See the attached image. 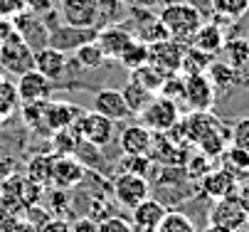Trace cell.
<instances>
[{"mask_svg":"<svg viewBox=\"0 0 249 232\" xmlns=\"http://www.w3.org/2000/svg\"><path fill=\"white\" fill-rule=\"evenodd\" d=\"M163 27L168 30V37L183 42V45H190L193 35L197 32V27L202 25V13L188 3V0H170V3H165L158 13Z\"/></svg>","mask_w":249,"mask_h":232,"instance_id":"6da1fadb","label":"cell"},{"mask_svg":"<svg viewBox=\"0 0 249 232\" xmlns=\"http://www.w3.org/2000/svg\"><path fill=\"white\" fill-rule=\"evenodd\" d=\"M136 119H138L141 126H146L153 134H168V131H173V126L180 121V109H178L175 102L156 94L151 102L136 114Z\"/></svg>","mask_w":249,"mask_h":232,"instance_id":"7a4b0ae2","label":"cell"},{"mask_svg":"<svg viewBox=\"0 0 249 232\" xmlns=\"http://www.w3.org/2000/svg\"><path fill=\"white\" fill-rule=\"evenodd\" d=\"M0 67L8 74H15V77L35 70V50L18 35V32H13V35L3 42V47H0Z\"/></svg>","mask_w":249,"mask_h":232,"instance_id":"3957f363","label":"cell"},{"mask_svg":"<svg viewBox=\"0 0 249 232\" xmlns=\"http://www.w3.org/2000/svg\"><path fill=\"white\" fill-rule=\"evenodd\" d=\"M114 124L116 121L106 119V116H101L96 111H82L79 119L74 121V128H77L79 139L89 141L96 148H104V146H109L114 141V136H116V126Z\"/></svg>","mask_w":249,"mask_h":232,"instance_id":"277c9868","label":"cell"},{"mask_svg":"<svg viewBox=\"0 0 249 232\" xmlns=\"http://www.w3.org/2000/svg\"><path fill=\"white\" fill-rule=\"evenodd\" d=\"M146 197H151V183L146 176L136 173H119L114 178V200L121 208H136L138 203H143Z\"/></svg>","mask_w":249,"mask_h":232,"instance_id":"5b68a950","label":"cell"},{"mask_svg":"<svg viewBox=\"0 0 249 232\" xmlns=\"http://www.w3.org/2000/svg\"><path fill=\"white\" fill-rule=\"evenodd\" d=\"M99 27H79V25H50V47L72 54L87 42L96 40Z\"/></svg>","mask_w":249,"mask_h":232,"instance_id":"8992f818","label":"cell"},{"mask_svg":"<svg viewBox=\"0 0 249 232\" xmlns=\"http://www.w3.org/2000/svg\"><path fill=\"white\" fill-rule=\"evenodd\" d=\"M183 52H185L183 42H178L173 37H165L160 42L148 45V64L158 67L165 77L168 74H178L180 72V64H183Z\"/></svg>","mask_w":249,"mask_h":232,"instance_id":"52a82bcc","label":"cell"},{"mask_svg":"<svg viewBox=\"0 0 249 232\" xmlns=\"http://www.w3.org/2000/svg\"><path fill=\"white\" fill-rule=\"evenodd\" d=\"M247 220H249V215L239 205L237 195L220 197V200H215V205H212V210H210V225L222 227L227 232H239L247 225Z\"/></svg>","mask_w":249,"mask_h":232,"instance_id":"ba28073f","label":"cell"},{"mask_svg":"<svg viewBox=\"0 0 249 232\" xmlns=\"http://www.w3.org/2000/svg\"><path fill=\"white\" fill-rule=\"evenodd\" d=\"M185 77V99L183 104H188L190 111H210L215 104V87H212L210 77L205 72L200 74H183Z\"/></svg>","mask_w":249,"mask_h":232,"instance_id":"9c48e42d","label":"cell"},{"mask_svg":"<svg viewBox=\"0 0 249 232\" xmlns=\"http://www.w3.org/2000/svg\"><path fill=\"white\" fill-rule=\"evenodd\" d=\"M54 82H50L45 74H40L37 70H30L25 74L18 77L15 89H18V99L20 104H37V102H47L54 91Z\"/></svg>","mask_w":249,"mask_h":232,"instance_id":"30bf717a","label":"cell"},{"mask_svg":"<svg viewBox=\"0 0 249 232\" xmlns=\"http://www.w3.org/2000/svg\"><path fill=\"white\" fill-rule=\"evenodd\" d=\"M13 25H15V32L32 50H42V47L50 45V30H47V22H45L42 15L22 10L20 15L13 18Z\"/></svg>","mask_w":249,"mask_h":232,"instance_id":"8fae6325","label":"cell"},{"mask_svg":"<svg viewBox=\"0 0 249 232\" xmlns=\"http://www.w3.org/2000/svg\"><path fill=\"white\" fill-rule=\"evenodd\" d=\"M91 111L111 119V121H124V119L133 116L131 109L124 102L121 89H99L91 99Z\"/></svg>","mask_w":249,"mask_h":232,"instance_id":"7c38bea8","label":"cell"},{"mask_svg":"<svg viewBox=\"0 0 249 232\" xmlns=\"http://www.w3.org/2000/svg\"><path fill=\"white\" fill-rule=\"evenodd\" d=\"M225 42H227V35H225L220 20H202V25L197 27V32L190 40V47H195V50H200L210 57H215V54L222 52Z\"/></svg>","mask_w":249,"mask_h":232,"instance_id":"4fadbf2b","label":"cell"},{"mask_svg":"<svg viewBox=\"0 0 249 232\" xmlns=\"http://www.w3.org/2000/svg\"><path fill=\"white\" fill-rule=\"evenodd\" d=\"M119 148L124 156H148L153 148V131L141 124H128L119 134Z\"/></svg>","mask_w":249,"mask_h":232,"instance_id":"5bb4252c","label":"cell"},{"mask_svg":"<svg viewBox=\"0 0 249 232\" xmlns=\"http://www.w3.org/2000/svg\"><path fill=\"white\" fill-rule=\"evenodd\" d=\"M165 213H168V208H165L160 200L146 197L143 203H138L136 208H131V225H133V232H156Z\"/></svg>","mask_w":249,"mask_h":232,"instance_id":"9a60e30c","label":"cell"},{"mask_svg":"<svg viewBox=\"0 0 249 232\" xmlns=\"http://www.w3.org/2000/svg\"><path fill=\"white\" fill-rule=\"evenodd\" d=\"M67 62H69V54L67 52H59L54 47H42V50H35V70L40 74H45L50 82L59 84L64 72H67Z\"/></svg>","mask_w":249,"mask_h":232,"instance_id":"2e32d148","label":"cell"},{"mask_svg":"<svg viewBox=\"0 0 249 232\" xmlns=\"http://www.w3.org/2000/svg\"><path fill=\"white\" fill-rule=\"evenodd\" d=\"M96 0H59V15L67 25L96 27Z\"/></svg>","mask_w":249,"mask_h":232,"instance_id":"e0dca14e","label":"cell"},{"mask_svg":"<svg viewBox=\"0 0 249 232\" xmlns=\"http://www.w3.org/2000/svg\"><path fill=\"white\" fill-rule=\"evenodd\" d=\"M79 114L82 109L72 102H52V99H47L45 109H42V121H45V128L52 134V131L72 126L79 119Z\"/></svg>","mask_w":249,"mask_h":232,"instance_id":"ac0fdd59","label":"cell"},{"mask_svg":"<svg viewBox=\"0 0 249 232\" xmlns=\"http://www.w3.org/2000/svg\"><path fill=\"white\" fill-rule=\"evenodd\" d=\"M131 30H126L121 22L119 25H106L96 30V45L101 47V52L106 54V59H119V54L124 52V47L131 42Z\"/></svg>","mask_w":249,"mask_h":232,"instance_id":"d6986e66","label":"cell"},{"mask_svg":"<svg viewBox=\"0 0 249 232\" xmlns=\"http://www.w3.org/2000/svg\"><path fill=\"white\" fill-rule=\"evenodd\" d=\"M87 168L82 165L79 158L74 156H57L54 153V163H52V185L57 188H74L77 183H82Z\"/></svg>","mask_w":249,"mask_h":232,"instance_id":"ffe728a7","label":"cell"},{"mask_svg":"<svg viewBox=\"0 0 249 232\" xmlns=\"http://www.w3.org/2000/svg\"><path fill=\"white\" fill-rule=\"evenodd\" d=\"M202 193L212 200H220V197L234 195L237 193V178L227 171V168H215V171H207L202 178Z\"/></svg>","mask_w":249,"mask_h":232,"instance_id":"44dd1931","label":"cell"},{"mask_svg":"<svg viewBox=\"0 0 249 232\" xmlns=\"http://www.w3.org/2000/svg\"><path fill=\"white\" fill-rule=\"evenodd\" d=\"M205 74L210 77L215 91H227V89H232V87L242 79V74H239L234 67H230L225 59H212Z\"/></svg>","mask_w":249,"mask_h":232,"instance_id":"7402d4cb","label":"cell"},{"mask_svg":"<svg viewBox=\"0 0 249 232\" xmlns=\"http://www.w3.org/2000/svg\"><path fill=\"white\" fill-rule=\"evenodd\" d=\"M222 59L230 64V67H234L239 74L249 67V40H242V37H232L225 42L222 47Z\"/></svg>","mask_w":249,"mask_h":232,"instance_id":"603a6c76","label":"cell"},{"mask_svg":"<svg viewBox=\"0 0 249 232\" xmlns=\"http://www.w3.org/2000/svg\"><path fill=\"white\" fill-rule=\"evenodd\" d=\"M96 27H106V25H119L126 18V0H96Z\"/></svg>","mask_w":249,"mask_h":232,"instance_id":"cb8c5ba5","label":"cell"},{"mask_svg":"<svg viewBox=\"0 0 249 232\" xmlns=\"http://www.w3.org/2000/svg\"><path fill=\"white\" fill-rule=\"evenodd\" d=\"M222 161H225L222 168H227L237 180H247L249 178V151H242V148L230 143L225 148V153H222Z\"/></svg>","mask_w":249,"mask_h":232,"instance_id":"d4e9b609","label":"cell"},{"mask_svg":"<svg viewBox=\"0 0 249 232\" xmlns=\"http://www.w3.org/2000/svg\"><path fill=\"white\" fill-rule=\"evenodd\" d=\"M52 163H54V153H42L35 156L27 165V178L35 185H50L52 183Z\"/></svg>","mask_w":249,"mask_h":232,"instance_id":"484cf974","label":"cell"},{"mask_svg":"<svg viewBox=\"0 0 249 232\" xmlns=\"http://www.w3.org/2000/svg\"><path fill=\"white\" fill-rule=\"evenodd\" d=\"M121 94H124V102H126V107L131 109V114L136 116L141 109H143L151 99L156 96L153 91H148L146 87H141L138 82H133V79H128L124 87H121Z\"/></svg>","mask_w":249,"mask_h":232,"instance_id":"4316f807","label":"cell"},{"mask_svg":"<svg viewBox=\"0 0 249 232\" xmlns=\"http://www.w3.org/2000/svg\"><path fill=\"white\" fill-rule=\"evenodd\" d=\"M72 57H74V62L79 64L82 70H89V72L101 70V67H104V62H106V54L101 52V47H99L96 42H87V45H82L79 50L72 52Z\"/></svg>","mask_w":249,"mask_h":232,"instance_id":"83f0119b","label":"cell"},{"mask_svg":"<svg viewBox=\"0 0 249 232\" xmlns=\"http://www.w3.org/2000/svg\"><path fill=\"white\" fill-rule=\"evenodd\" d=\"M128 79H133V82H138L141 87H146L148 91H153V94H158L160 91V87H163V82H165V74L158 70V67H153V64H141V67H136V70H131V77Z\"/></svg>","mask_w":249,"mask_h":232,"instance_id":"f1b7e54d","label":"cell"},{"mask_svg":"<svg viewBox=\"0 0 249 232\" xmlns=\"http://www.w3.org/2000/svg\"><path fill=\"white\" fill-rule=\"evenodd\" d=\"M116 62H121L126 70H136V67H141V64H146V62H148V45H146V42H141V40H136V37H131V42L124 47V52L119 54Z\"/></svg>","mask_w":249,"mask_h":232,"instance_id":"f546056e","label":"cell"},{"mask_svg":"<svg viewBox=\"0 0 249 232\" xmlns=\"http://www.w3.org/2000/svg\"><path fill=\"white\" fill-rule=\"evenodd\" d=\"M215 57H210L190 45H185V52H183V64H180V74H200V72H207L210 62Z\"/></svg>","mask_w":249,"mask_h":232,"instance_id":"4dcf8cb0","label":"cell"},{"mask_svg":"<svg viewBox=\"0 0 249 232\" xmlns=\"http://www.w3.org/2000/svg\"><path fill=\"white\" fill-rule=\"evenodd\" d=\"M77 143H79V134H77L74 124L67 128H59V131H52V148L57 156H72Z\"/></svg>","mask_w":249,"mask_h":232,"instance_id":"1f68e13d","label":"cell"},{"mask_svg":"<svg viewBox=\"0 0 249 232\" xmlns=\"http://www.w3.org/2000/svg\"><path fill=\"white\" fill-rule=\"evenodd\" d=\"M210 5L217 18H225L230 22V20H239L249 10V0H210Z\"/></svg>","mask_w":249,"mask_h":232,"instance_id":"d6a6232c","label":"cell"},{"mask_svg":"<svg viewBox=\"0 0 249 232\" xmlns=\"http://www.w3.org/2000/svg\"><path fill=\"white\" fill-rule=\"evenodd\" d=\"M156 232H197L193 220L185 213H178V210H168L158 225Z\"/></svg>","mask_w":249,"mask_h":232,"instance_id":"836d02e7","label":"cell"},{"mask_svg":"<svg viewBox=\"0 0 249 232\" xmlns=\"http://www.w3.org/2000/svg\"><path fill=\"white\" fill-rule=\"evenodd\" d=\"M158 94L170 99V102H175V104H183V99H185V77L180 72H178V74H168Z\"/></svg>","mask_w":249,"mask_h":232,"instance_id":"e575fe53","label":"cell"},{"mask_svg":"<svg viewBox=\"0 0 249 232\" xmlns=\"http://www.w3.org/2000/svg\"><path fill=\"white\" fill-rule=\"evenodd\" d=\"M151 158L148 156H124L119 161V173H136V176H146L151 171Z\"/></svg>","mask_w":249,"mask_h":232,"instance_id":"d590c367","label":"cell"},{"mask_svg":"<svg viewBox=\"0 0 249 232\" xmlns=\"http://www.w3.org/2000/svg\"><path fill=\"white\" fill-rule=\"evenodd\" d=\"M18 107H20V99H18V89H15V84L3 82V87H0V114L8 119Z\"/></svg>","mask_w":249,"mask_h":232,"instance_id":"8d00e7d4","label":"cell"},{"mask_svg":"<svg viewBox=\"0 0 249 232\" xmlns=\"http://www.w3.org/2000/svg\"><path fill=\"white\" fill-rule=\"evenodd\" d=\"M230 143L242 151H249V116H244L234 124V128L230 131Z\"/></svg>","mask_w":249,"mask_h":232,"instance_id":"74e56055","label":"cell"},{"mask_svg":"<svg viewBox=\"0 0 249 232\" xmlns=\"http://www.w3.org/2000/svg\"><path fill=\"white\" fill-rule=\"evenodd\" d=\"M210 156H205L202 151L197 153V156H193L188 163H185V173L190 176V178H202L207 171H212V165H210Z\"/></svg>","mask_w":249,"mask_h":232,"instance_id":"f35d334b","label":"cell"},{"mask_svg":"<svg viewBox=\"0 0 249 232\" xmlns=\"http://www.w3.org/2000/svg\"><path fill=\"white\" fill-rule=\"evenodd\" d=\"M99 232H133V225L128 217L121 215H109L99 222Z\"/></svg>","mask_w":249,"mask_h":232,"instance_id":"ab89813d","label":"cell"},{"mask_svg":"<svg viewBox=\"0 0 249 232\" xmlns=\"http://www.w3.org/2000/svg\"><path fill=\"white\" fill-rule=\"evenodd\" d=\"M27 10V0H0V18H15Z\"/></svg>","mask_w":249,"mask_h":232,"instance_id":"60d3db41","label":"cell"},{"mask_svg":"<svg viewBox=\"0 0 249 232\" xmlns=\"http://www.w3.org/2000/svg\"><path fill=\"white\" fill-rule=\"evenodd\" d=\"M37 232H72V225H69L67 220H62V217H50L47 222L40 225Z\"/></svg>","mask_w":249,"mask_h":232,"instance_id":"b9f144b4","label":"cell"},{"mask_svg":"<svg viewBox=\"0 0 249 232\" xmlns=\"http://www.w3.org/2000/svg\"><path fill=\"white\" fill-rule=\"evenodd\" d=\"M72 232H99V222L91 217H79L72 222Z\"/></svg>","mask_w":249,"mask_h":232,"instance_id":"7bdbcfd3","label":"cell"},{"mask_svg":"<svg viewBox=\"0 0 249 232\" xmlns=\"http://www.w3.org/2000/svg\"><path fill=\"white\" fill-rule=\"evenodd\" d=\"M27 10L35 15H47L52 10V0H27Z\"/></svg>","mask_w":249,"mask_h":232,"instance_id":"ee69618b","label":"cell"},{"mask_svg":"<svg viewBox=\"0 0 249 232\" xmlns=\"http://www.w3.org/2000/svg\"><path fill=\"white\" fill-rule=\"evenodd\" d=\"M237 200H239V205L247 210V215H249V180H244L242 185H237Z\"/></svg>","mask_w":249,"mask_h":232,"instance_id":"f6af8a7d","label":"cell"},{"mask_svg":"<svg viewBox=\"0 0 249 232\" xmlns=\"http://www.w3.org/2000/svg\"><path fill=\"white\" fill-rule=\"evenodd\" d=\"M15 32V25L10 18H0V47H3V42Z\"/></svg>","mask_w":249,"mask_h":232,"instance_id":"bcb514c9","label":"cell"},{"mask_svg":"<svg viewBox=\"0 0 249 232\" xmlns=\"http://www.w3.org/2000/svg\"><path fill=\"white\" fill-rule=\"evenodd\" d=\"M165 5V3H170V0H126V5L128 8H153V5Z\"/></svg>","mask_w":249,"mask_h":232,"instance_id":"7dc6e473","label":"cell"},{"mask_svg":"<svg viewBox=\"0 0 249 232\" xmlns=\"http://www.w3.org/2000/svg\"><path fill=\"white\" fill-rule=\"evenodd\" d=\"M13 232H37V230H35L30 222H15L13 225Z\"/></svg>","mask_w":249,"mask_h":232,"instance_id":"c3c4849f","label":"cell"},{"mask_svg":"<svg viewBox=\"0 0 249 232\" xmlns=\"http://www.w3.org/2000/svg\"><path fill=\"white\" fill-rule=\"evenodd\" d=\"M205 232H227V230H222V227H215V225H210Z\"/></svg>","mask_w":249,"mask_h":232,"instance_id":"681fc988","label":"cell"},{"mask_svg":"<svg viewBox=\"0 0 249 232\" xmlns=\"http://www.w3.org/2000/svg\"><path fill=\"white\" fill-rule=\"evenodd\" d=\"M3 82H5V79H3V74H0V87H3Z\"/></svg>","mask_w":249,"mask_h":232,"instance_id":"f907efd6","label":"cell"},{"mask_svg":"<svg viewBox=\"0 0 249 232\" xmlns=\"http://www.w3.org/2000/svg\"><path fill=\"white\" fill-rule=\"evenodd\" d=\"M3 121H5V116H3V114H0V124H3Z\"/></svg>","mask_w":249,"mask_h":232,"instance_id":"816d5d0a","label":"cell"},{"mask_svg":"<svg viewBox=\"0 0 249 232\" xmlns=\"http://www.w3.org/2000/svg\"><path fill=\"white\" fill-rule=\"evenodd\" d=\"M247 232H249V230H247Z\"/></svg>","mask_w":249,"mask_h":232,"instance_id":"f5cc1de1","label":"cell"}]
</instances>
